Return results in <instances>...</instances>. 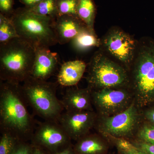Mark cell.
Returning a JSON list of instances; mask_svg holds the SVG:
<instances>
[{
    "mask_svg": "<svg viewBox=\"0 0 154 154\" xmlns=\"http://www.w3.org/2000/svg\"><path fill=\"white\" fill-rule=\"evenodd\" d=\"M31 143L47 154H54L72 145V139L57 122L45 121L36 127Z\"/></svg>",
    "mask_w": 154,
    "mask_h": 154,
    "instance_id": "cell-10",
    "label": "cell"
},
{
    "mask_svg": "<svg viewBox=\"0 0 154 154\" xmlns=\"http://www.w3.org/2000/svg\"><path fill=\"white\" fill-rule=\"evenodd\" d=\"M87 65L81 60L69 61L62 65L58 74L57 83L63 87L76 85L82 79Z\"/></svg>",
    "mask_w": 154,
    "mask_h": 154,
    "instance_id": "cell-16",
    "label": "cell"
},
{
    "mask_svg": "<svg viewBox=\"0 0 154 154\" xmlns=\"http://www.w3.org/2000/svg\"><path fill=\"white\" fill-rule=\"evenodd\" d=\"M60 101L64 109L68 112L95 110L92 103L91 91L88 87L69 88Z\"/></svg>",
    "mask_w": 154,
    "mask_h": 154,
    "instance_id": "cell-13",
    "label": "cell"
},
{
    "mask_svg": "<svg viewBox=\"0 0 154 154\" xmlns=\"http://www.w3.org/2000/svg\"></svg>",
    "mask_w": 154,
    "mask_h": 154,
    "instance_id": "cell-33",
    "label": "cell"
},
{
    "mask_svg": "<svg viewBox=\"0 0 154 154\" xmlns=\"http://www.w3.org/2000/svg\"><path fill=\"white\" fill-rule=\"evenodd\" d=\"M14 0H0L1 14L8 17L10 14H13V6ZM12 16V15H11Z\"/></svg>",
    "mask_w": 154,
    "mask_h": 154,
    "instance_id": "cell-26",
    "label": "cell"
},
{
    "mask_svg": "<svg viewBox=\"0 0 154 154\" xmlns=\"http://www.w3.org/2000/svg\"><path fill=\"white\" fill-rule=\"evenodd\" d=\"M72 46L78 52H84L94 47H100L101 40L96 33L85 28L71 42Z\"/></svg>",
    "mask_w": 154,
    "mask_h": 154,
    "instance_id": "cell-17",
    "label": "cell"
},
{
    "mask_svg": "<svg viewBox=\"0 0 154 154\" xmlns=\"http://www.w3.org/2000/svg\"><path fill=\"white\" fill-rule=\"evenodd\" d=\"M91 91L92 103L98 116L118 114L134 102L133 95L128 88H106Z\"/></svg>",
    "mask_w": 154,
    "mask_h": 154,
    "instance_id": "cell-9",
    "label": "cell"
},
{
    "mask_svg": "<svg viewBox=\"0 0 154 154\" xmlns=\"http://www.w3.org/2000/svg\"><path fill=\"white\" fill-rule=\"evenodd\" d=\"M19 37L10 17L0 14V44Z\"/></svg>",
    "mask_w": 154,
    "mask_h": 154,
    "instance_id": "cell-19",
    "label": "cell"
},
{
    "mask_svg": "<svg viewBox=\"0 0 154 154\" xmlns=\"http://www.w3.org/2000/svg\"><path fill=\"white\" fill-rule=\"evenodd\" d=\"M138 42L128 33L114 27L108 30L101 39L100 50L114 58L116 61L128 71L134 60Z\"/></svg>",
    "mask_w": 154,
    "mask_h": 154,
    "instance_id": "cell-8",
    "label": "cell"
},
{
    "mask_svg": "<svg viewBox=\"0 0 154 154\" xmlns=\"http://www.w3.org/2000/svg\"><path fill=\"white\" fill-rule=\"evenodd\" d=\"M10 18L19 38L34 48H49L58 43L55 19L38 15L26 8L14 11Z\"/></svg>",
    "mask_w": 154,
    "mask_h": 154,
    "instance_id": "cell-4",
    "label": "cell"
},
{
    "mask_svg": "<svg viewBox=\"0 0 154 154\" xmlns=\"http://www.w3.org/2000/svg\"><path fill=\"white\" fill-rule=\"evenodd\" d=\"M20 2L25 6V8L31 9L38 5L42 0H19Z\"/></svg>",
    "mask_w": 154,
    "mask_h": 154,
    "instance_id": "cell-29",
    "label": "cell"
},
{
    "mask_svg": "<svg viewBox=\"0 0 154 154\" xmlns=\"http://www.w3.org/2000/svg\"><path fill=\"white\" fill-rule=\"evenodd\" d=\"M54 154H76V153L74 149L73 146L72 145L61 151Z\"/></svg>",
    "mask_w": 154,
    "mask_h": 154,
    "instance_id": "cell-30",
    "label": "cell"
},
{
    "mask_svg": "<svg viewBox=\"0 0 154 154\" xmlns=\"http://www.w3.org/2000/svg\"><path fill=\"white\" fill-rule=\"evenodd\" d=\"M103 137L108 140L110 145L114 146L116 148L117 151H132L138 149V148L130 140L126 139L113 137L110 136H104Z\"/></svg>",
    "mask_w": 154,
    "mask_h": 154,
    "instance_id": "cell-24",
    "label": "cell"
},
{
    "mask_svg": "<svg viewBox=\"0 0 154 154\" xmlns=\"http://www.w3.org/2000/svg\"><path fill=\"white\" fill-rule=\"evenodd\" d=\"M1 132L0 154H11L20 141L10 133Z\"/></svg>",
    "mask_w": 154,
    "mask_h": 154,
    "instance_id": "cell-22",
    "label": "cell"
},
{
    "mask_svg": "<svg viewBox=\"0 0 154 154\" xmlns=\"http://www.w3.org/2000/svg\"><path fill=\"white\" fill-rule=\"evenodd\" d=\"M130 141L137 147L144 152L146 154H154V144H153L146 143L139 141L134 140Z\"/></svg>",
    "mask_w": 154,
    "mask_h": 154,
    "instance_id": "cell-27",
    "label": "cell"
},
{
    "mask_svg": "<svg viewBox=\"0 0 154 154\" xmlns=\"http://www.w3.org/2000/svg\"><path fill=\"white\" fill-rule=\"evenodd\" d=\"M35 14L55 19L58 17L57 0H42L38 5L29 9Z\"/></svg>",
    "mask_w": 154,
    "mask_h": 154,
    "instance_id": "cell-20",
    "label": "cell"
},
{
    "mask_svg": "<svg viewBox=\"0 0 154 154\" xmlns=\"http://www.w3.org/2000/svg\"><path fill=\"white\" fill-rule=\"evenodd\" d=\"M33 154H47L41 149L36 147L34 146Z\"/></svg>",
    "mask_w": 154,
    "mask_h": 154,
    "instance_id": "cell-32",
    "label": "cell"
},
{
    "mask_svg": "<svg viewBox=\"0 0 154 154\" xmlns=\"http://www.w3.org/2000/svg\"><path fill=\"white\" fill-rule=\"evenodd\" d=\"M143 121L141 110L134 102L126 110L109 116H97L94 129L102 136L134 139Z\"/></svg>",
    "mask_w": 154,
    "mask_h": 154,
    "instance_id": "cell-7",
    "label": "cell"
},
{
    "mask_svg": "<svg viewBox=\"0 0 154 154\" xmlns=\"http://www.w3.org/2000/svg\"><path fill=\"white\" fill-rule=\"evenodd\" d=\"M78 17L92 33H96L94 23L96 9L93 0H78L77 7Z\"/></svg>",
    "mask_w": 154,
    "mask_h": 154,
    "instance_id": "cell-18",
    "label": "cell"
},
{
    "mask_svg": "<svg viewBox=\"0 0 154 154\" xmlns=\"http://www.w3.org/2000/svg\"><path fill=\"white\" fill-rule=\"evenodd\" d=\"M143 119L154 125V105L141 110Z\"/></svg>",
    "mask_w": 154,
    "mask_h": 154,
    "instance_id": "cell-28",
    "label": "cell"
},
{
    "mask_svg": "<svg viewBox=\"0 0 154 154\" xmlns=\"http://www.w3.org/2000/svg\"><path fill=\"white\" fill-rule=\"evenodd\" d=\"M30 77L47 81L55 72L58 63L57 54L51 52L48 48H37Z\"/></svg>",
    "mask_w": 154,
    "mask_h": 154,
    "instance_id": "cell-12",
    "label": "cell"
},
{
    "mask_svg": "<svg viewBox=\"0 0 154 154\" xmlns=\"http://www.w3.org/2000/svg\"><path fill=\"white\" fill-rule=\"evenodd\" d=\"M56 83L30 77L22 85L25 100L34 113L45 121L57 122L64 108L56 95Z\"/></svg>",
    "mask_w": 154,
    "mask_h": 154,
    "instance_id": "cell-6",
    "label": "cell"
},
{
    "mask_svg": "<svg viewBox=\"0 0 154 154\" xmlns=\"http://www.w3.org/2000/svg\"><path fill=\"white\" fill-rule=\"evenodd\" d=\"M97 115L94 111L63 112L58 122L72 140L77 141L94 128Z\"/></svg>",
    "mask_w": 154,
    "mask_h": 154,
    "instance_id": "cell-11",
    "label": "cell"
},
{
    "mask_svg": "<svg viewBox=\"0 0 154 154\" xmlns=\"http://www.w3.org/2000/svg\"><path fill=\"white\" fill-rule=\"evenodd\" d=\"M28 104L19 83L1 81V132L10 133L21 141L31 140L35 122L27 109Z\"/></svg>",
    "mask_w": 154,
    "mask_h": 154,
    "instance_id": "cell-1",
    "label": "cell"
},
{
    "mask_svg": "<svg viewBox=\"0 0 154 154\" xmlns=\"http://www.w3.org/2000/svg\"><path fill=\"white\" fill-rule=\"evenodd\" d=\"M133 140L154 144V125L143 119Z\"/></svg>",
    "mask_w": 154,
    "mask_h": 154,
    "instance_id": "cell-21",
    "label": "cell"
},
{
    "mask_svg": "<svg viewBox=\"0 0 154 154\" xmlns=\"http://www.w3.org/2000/svg\"><path fill=\"white\" fill-rule=\"evenodd\" d=\"M91 91L106 88H128V70L99 50L91 58L86 77Z\"/></svg>",
    "mask_w": 154,
    "mask_h": 154,
    "instance_id": "cell-5",
    "label": "cell"
},
{
    "mask_svg": "<svg viewBox=\"0 0 154 154\" xmlns=\"http://www.w3.org/2000/svg\"><path fill=\"white\" fill-rule=\"evenodd\" d=\"M87 28L79 17L74 16H58L54 21V30L58 43L60 45L70 42L82 30Z\"/></svg>",
    "mask_w": 154,
    "mask_h": 154,
    "instance_id": "cell-14",
    "label": "cell"
},
{
    "mask_svg": "<svg viewBox=\"0 0 154 154\" xmlns=\"http://www.w3.org/2000/svg\"><path fill=\"white\" fill-rule=\"evenodd\" d=\"M118 154H146L144 152L138 148L137 149L135 150L129 152H120L117 151Z\"/></svg>",
    "mask_w": 154,
    "mask_h": 154,
    "instance_id": "cell-31",
    "label": "cell"
},
{
    "mask_svg": "<svg viewBox=\"0 0 154 154\" xmlns=\"http://www.w3.org/2000/svg\"><path fill=\"white\" fill-rule=\"evenodd\" d=\"M35 49L19 37L0 44V79L24 82L31 75Z\"/></svg>",
    "mask_w": 154,
    "mask_h": 154,
    "instance_id": "cell-3",
    "label": "cell"
},
{
    "mask_svg": "<svg viewBox=\"0 0 154 154\" xmlns=\"http://www.w3.org/2000/svg\"><path fill=\"white\" fill-rule=\"evenodd\" d=\"M78 0H57L58 16L69 15L78 17L77 7Z\"/></svg>",
    "mask_w": 154,
    "mask_h": 154,
    "instance_id": "cell-23",
    "label": "cell"
},
{
    "mask_svg": "<svg viewBox=\"0 0 154 154\" xmlns=\"http://www.w3.org/2000/svg\"><path fill=\"white\" fill-rule=\"evenodd\" d=\"M110 145L102 135L90 133L77 141L73 148L76 154H107Z\"/></svg>",
    "mask_w": 154,
    "mask_h": 154,
    "instance_id": "cell-15",
    "label": "cell"
},
{
    "mask_svg": "<svg viewBox=\"0 0 154 154\" xmlns=\"http://www.w3.org/2000/svg\"><path fill=\"white\" fill-rule=\"evenodd\" d=\"M129 89L134 103L141 110L154 105V40L138 42L134 60L128 70Z\"/></svg>",
    "mask_w": 154,
    "mask_h": 154,
    "instance_id": "cell-2",
    "label": "cell"
},
{
    "mask_svg": "<svg viewBox=\"0 0 154 154\" xmlns=\"http://www.w3.org/2000/svg\"><path fill=\"white\" fill-rule=\"evenodd\" d=\"M34 146L28 141H20L11 154H33Z\"/></svg>",
    "mask_w": 154,
    "mask_h": 154,
    "instance_id": "cell-25",
    "label": "cell"
}]
</instances>
